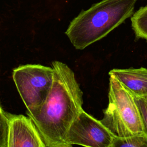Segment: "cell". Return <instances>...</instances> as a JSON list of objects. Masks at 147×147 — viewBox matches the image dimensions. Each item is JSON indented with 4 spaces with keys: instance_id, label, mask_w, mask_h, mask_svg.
Instances as JSON below:
<instances>
[{
    "instance_id": "cell-9",
    "label": "cell",
    "mask_w": 147,
    "mask_h": 147,
    "mask_svg": "<svg viewBox=\"0 0 147 147\" xmlns=\"http://www.w3.org/2000/svg\"><path fill=\"white\" fill-rule=\"evenodd\" d=\"M147 147V134H138L127 137H115L111 147Z\"/></svg>"
},
{
    "instance_id": "cell-11",
    "label": "cell",
    "mask_w": 147,
    "mask_h": 147,
    "mask_svg": "<svg viewBox=\"0 0 147 147\" xmlns=\"http://www.w3.org/2000/svg\"><path fill=\"white\" fill-rule=\"evenodd\" d=\"M134 98L138 107L144 125L147 132V96H134Z\"/></svg>"
},
{
    "instance_id": "cell-6",
    "label": "cell",
    "mask_w": 147,
    "mask_h": 147,
    "mask_svg": "<svg viewBox=\"0 0 147 147\" xmlns=\"http://www.w3.org/2000/svg\"><path fill=\"white\" fill-rule=\"evenodd\" d=\"M46 147L34 123L28 116L9 114L7 147Z\"/></svg>"
},
{
    "instance_id": "cell-10",
    "label": "cell",
    "mask_w": 147,
    "mask_h": 147,
    "mask_svg": "<svg viewBox=\"0 0 147 147\" xmlns=\"http://www.w3.org/2000/svg\"><path fill=\"white\" fill-rule=\"evenodd\" d=\"M9 113L5 112L0 105V147H7Z\"/></svg>"
},
{
    "instance_id": "cell-8",
    "label": "cell",
    "mask_w": 147,
    "mask_h": 147,
    "mask_svg": "<svg viewBox=\"0 0 147 147\" xmlns=\"http://www.w3.org/2000/svg\"><path fill=\"white\" fill-rule=\"evenodd\" d=\"M131 27L137 37L147 41V5L141 6L131 17Z\"/></svg>"
},
{
    "instance_id": "cell-5",
    "label": "cell",
    "mask_w": 147,
    "mask_h": 147,
    "mask_svg": "<svg viewBox=\"0 0 147 147\" xmlns=\"http://www.w3.org/2000/svg\"><path fill=\"white\" fill-rule=\"evenodd\" d=\"M115 137L98 120L82 110L71 125L65 137L68 147H111Z\"/></svg>"
},
{
    "instance_id": "cell-12",
    "label": "cell",
    "mask_w": 147,
    "mask_h": 147,
    "mask_svg": "<svg viewBox=\"0 0 147 147\" xmlns=\"http://www.w3.org/2000/svg\"><path fill=\"white\" fill-rule=\"evenodd\" d=\"M146 1H147V0H146Z\"/></svg>"
},
{
    "instance_id": "cell-4",
    "label": "cell",
    "mask_w": 147,
    "mask_h": 147,
    "mask_svg": "<svg viewBox=\"0 0 147 147\" xmlns=\"http://www.w3.org/2000/svg\"><path fill=\"white\" fill-rule=\"evenodd\" d=\"M12 76L27 115L38 110L52 88L53 68L41 64L21 65L13 70Z\"/></svg>"
},
{
    "instance_id": "cell-7",
    "label": "cell",
    "mask_w": 147,
    "mask_h": 147,
    "mask_svg": "<svg viewBox=\"0 0 147 147\" xmlns=\"http://www.w3.org/2000/svg\"><path fill=\"white\" fill-rule=\"evenodd\" d=\"M110 75L115 76L134 96H147V68L113 69Z\"/></svg>"
},
{
    "instance_id": "cell-1",
    "label": "cell",
    "mask_w": 147,
    "mask_h": 147,
    "mask_svg": "<svg viewBox=\"0 0 147 147\" xmlns=\"http://www.w3.org/2000/svg\"><path fill=\"white\" fill-rule=\"evenodd\" d=\"M53 81L42 106L28 115L34 123L46 147H68L67 131L82 108L83 92L75 73L66 64L54 61Z\"/></svg>"
},
{
    "instance_id": "cell-3",
    "label": "cell",
    "mask_w": 147,
    "mask_h": 147,
    "mask_svg": "<svg viewBox=\"0 0 147 147\" xmlns=\"http://www.w3.org/2000/svg\"><path fill=\"white\" fill-rule=\"evenodd\" d=\"M102 124L117 138L146 134L134 95L115 76L110 75L109 103Z\"/></svg>"
},
{
    "instance_id": "cell-2",
    "label": "cell",
    "mask_w": 147,
    "mask_h": 147,
    "mask_svg": "<svg viewBox=\"0 0 147 147\" xmlns=\"http://www.w3.org/2000/svg\"><path fill=\"white\" fill-rule=\"evenodd\" d=\"M137 0H102L82 10L69 23L65 33L75 49L103 38L134 14Z\"/></svg>"
}]
</instances>
